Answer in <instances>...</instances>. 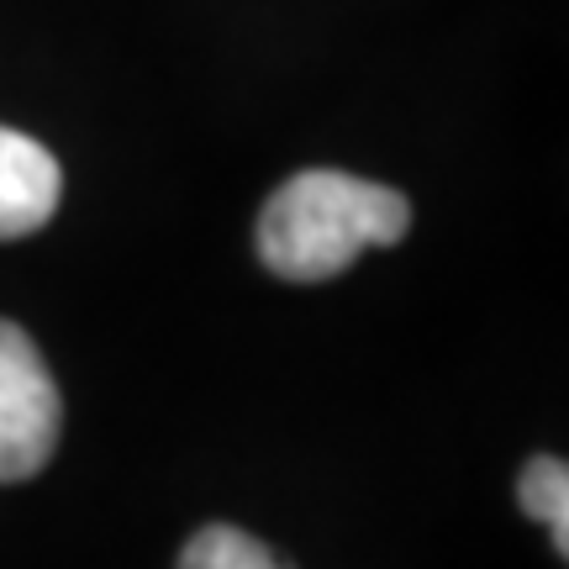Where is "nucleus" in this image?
Segmentation results:
<instances>
[{
    "label": "nucleus",
    "mask_w": 569,
    "mask_h": 569,
    "mask_svg": "<svg viewBox=\"0 0 569 569\" xmlns=\"http://www.w3.org/2000/svg\"><path fill=\"white\" fill-rule=\"evenodd\" d=\"M411 227V201L390 184L306 169L269 196L259 217V259L280 280L317 284L343 274L365 248L401 243Z\"/></svg>",
    "instance_id": "1"
},
{
    "label": "nucleus",
    "mask_w": 569,
    "mask_h": 569,
    "mask_svg": "<svg viewBox=\"0 0 569 569\" xmlns=\"http://www.w3.org/2000/svg\"><path fill=\"white\" fill-rule=\"evenodd\" d=\"M517 496H522V511H528L532 522H543L553 532V543L559 553H569V469L565 459H532L522 469V480H517Z\"/></svg>",
    "instance_id": "4"
},
{
    "label": "nucleus",
    "mask_w": 569,
    "mask_h": 569,
    "mask_svg": "<svg viewBox=\"0 0 569 569\" xmlns=\"http://www.w3.org/2000/svg\"><path fill=\"white\" fill-rule=\"evenodd\" d=\"M63 401L38 343L17 322H0V486L32 480L59 448Z\"/></svg>",
    "instance_id": "2"
},
{
    "label": "nucleus",
    "mask_w": 569,
    "mask_h": 569,
    "mask_svg": "<svg viewBox=\"0 0 569 569\" xmlns=\"http://www.w3.org/2000/svg\"><path fill=\"white\" fill-rule=\"evenodd\" d=\"M180 569H290V565H280V559H274L259 538H248L243 528L211 522V528H201L184 543Z\"/></svg>",
    "instance_id": "5"
},
{
    "label": "nucleus",
    "mask_w": 569,
    "mask_h": 569,
    "mask_svg": "<svg viewBox=\"0 0 569 569\" xmlns=\"http://www.w3.org/2000/svg\"><path fill=\"white\" fill-rule=\"evenodd\" d=\"M59 159L38 138L0 127V243L48 227V217L59 211Z\"/></svg>",
    "instance_id": "3"
}]
</instances>
